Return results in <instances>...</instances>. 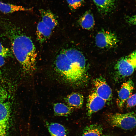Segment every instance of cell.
Here are the masks:
<instances>
[{
    "instance_id": "3957f363",
    "label": "cell",
    "mask_w": 136,
    "mask_h": 136,
    "mask_svg": "<svg viewBox=\"0 0 136 136\" xmlns=\"http://www.w3.org/2000/svg\"><path fill=\"white\" fill-rule=\"evenodd\" d=\"M8 87L5 85L0 86V136H6L9 129L12 102Z\"/></svg>"
},
{
    "instance_id": "8fae6325",
    "label": "cell",
    "mask_w": 136,
    "mask_h": 136,
    "mask_svg": "<svg viewBox=\"0 0 136 136\" xmlns=\"http://www.w3.org/2000/svg\"><path fill=\"white\" fill-rule=\"evenodd\" d=\"M52 30L41 20L38 24L36 35L39 41L42 43L50 37Z\"/></svg>"
},
{
    "instance_id": "6da1fadb",
    "label": "cell",
    "mask_w": 136,
    "mask_h": 136,
    "mask_svg": "<svg viewBox=\"0 0 136 136\" xmlns=\"http://www.w3.org/2000/svg\"><path fill=\"white\" fill-rule=\"evenodd\" d=\"M82 53L74 48L61 51L56 58L55 69L65 83L79 86L86 83L88 79L87 65Z\"/></svg>"
},
{
    "instance_id": "d6986e66",
    "label": "cell",
    "mask_w": 136,
    "mask_h": 136,
    "mask_svg": "<svg viewBox=\"0 0 136 136\" xmlns=\"http://www.w3.org/2000/svg\"><path fill=\"white\" fill-rule=\"evenodd\" d=\"M70 9L75 10L81 7L84 3V0H66Z\"/></svg>"
},
{
    "instance_id": "7a4b0ae2",
    "label": "cell",
    "mask_w": 136,
    "mask_h": 136,
    "mask_svg": "<svg viewBox=\"0 0 136 136\" xmlns=\"http://www.w3.org/2000/svg\"><path fill=\"white\" fill-rule=\"evenodd\" d=\"M11 45L13 53L23 71L31 74L35 69L37 54L31 39L24 34L16 33L12 38Z\"/></svg>"
},
{
    "instance_id": "5b68a950",
    "label": "cell",
    "mask_w": 136,
    "mask_h": 136,
    "mask_svg": "<svg viewBox=\"0 0 136 136\" xmlns=\"http://www.w3.org/2000/svg\"><path fill=\"white\" fill-rule=\"evenodd\" d=\"M115 69L119 78L132 75L136 69V50L120 59L115 64Z\"/></svg>"
},
{
    "instance_id": "8992f818",
    "label": "cell",
    "mask_w": 136,
    "mask_h": 136,
    "mask_svg": "<svg viewBox=\"0 0 136 136\" xmlns=\"http://www.w3.org/2000/svg\"><path fill=\"white\" fill-rule=\"evenodd\" d=\"M95 39L96 45L102 49L113 48L117 45L118 41V38L114 33L104 30L97 33Z\"/></svg>"
},
{
    "instance_id": "9a60e30c",
    "label": "cell",
    "mask_w": 136,
    "mask_h": 136,
    "mask_svg": "<svg viewBox=\"0 0 136 136\" xmlns=\"http://www.w3.org/2000/svg\"><path fill=\"white\" fill-rule=\"evenodd\" d=\"M31 9L30 8H26L0 1V11L4 14H10L19 11H30Z\"/></svg>"
},
{
    "instance_id": "2e32d148",
    "label": "cell",
    "mask_w": 136,
    "mask_h": 136,
    "mask_svg": "<svg viewBox=\"0 0 136 136\" xmlns=\"http://www.w3.org/2000/svg\"><path fill=\"white\" fill-rule=\"evenodd\" d=\"M81 136H103V128L97 124L87 126L84 129Z\"/></svg>"
},
{
    "instance_id": "44dd1931",
    "label": "cell",
    "mask_w": 136,
    "mask_h": 136,
    "mask_svg": "<svg viewBox=\"0 0 136 136\" xmlns=\"http://www.w3.org/2000/svg\"><path fill=\"white\" fill-rule=\"evenodd\" d=\"M126 102V106L128 108L136 106V93L132 95Z\"/></svg>"
},
{
    "instance_id": "4fadbf2b",
    "label": "cell",
    "mask_w": 136,
    "mask_h": 136,
    "mask_svg": "<svg viewBox=\"0 0 136 136\" xmlns=\"http://www.w3.org/2000/svg\"><path fill=\"white\" fill-rule=\"evenodd\" d=\"M64 100L67 105L73 108H80L82 107L84 97L81 94L77 92H73L66 96Z\"/></svg>"
},
{
    "instance_id": "5bb4252c",
    "label": "cell",
    "mask_w": 136,
    "mask_h": 136,
    "mask_svg": "<svg viewBox=\"0 0 136 136\" xmlns=\"http://www.w3.org/2000/svg\"><path fill=\"white\" fill-rule=\"evenodd\" d=\"M40 12L42 18L41 21L52 30L57 25L58 22L54 14L50 11L41 9Z\"/></svg>"
},
{
    "instance_id": "603a6c76",
    "label": "cell",
    "mask_w": 136,
    "mask_h": 136,
    "mask_svg": "<svg viewBox=\"0 0 136 136\" xmlns=\"http://www.w3.org/2000/svg\"><path fill=\"white\" fill-rule=\"evenodd\" d=\"M5 63L4 58L0 55V68L4 65Z\"/></svg>"
},
{
    "instance_id": "e0dca14e",
    "label": "cell",
    "mask_w": 136,
    "mask_h": 136,
    "mask_svg": "<svg viewBox=\"0 0 136 136\" xmlns=\"http://www.w3.org/2000/svg\"><path fill=\"white\" fill-rule=\"evenodd\" d=\"M79 22L81 26L86 29L92 28L94 24L93 16L89 11H86L84 13L79 19Z\"/></svg>"
},
{
    "instance_id": "ac0fdd59",
    "label": "cell",
    "mask_w": 136,
    "mask_h": 136,
    "mask_svg": "<svg viewBox=\"0 0 136 136\" xmlns=\"http://www.w3.org/2000/svg\"><path fill=\"white\" fill-rule=\"evenodd\" d=\"M54 115L56 116H66L72 111V108L68 105L61 103H56L53 106Z\"/></svg>"
},
{
    "instance_id": "9c48e42d",
    "label": "cell",
    "mask_w": 136,
    "mask_h": 136,
    "mask_svg": "<svg viewBox=\"0 0 136 136\" xmlns=\"http://www.w3.org/2000/svg\"><path fill=\"white\" fill-rule=\"evenodd\" d=\"M134 88V84L131 79L123 83L118 93L117 104L119 107H122L125 103L132 95Z\"/></svg>"
},
{
    "instance_id": "ba28073f",
    "label": "cell",
    "mask_w": 136,
    "mask_h": 136,
    "mask_svg": "<svg viewBox=\"0 0 136 136\" xmlns=\"http://www.w3.org/2000/svg\"><path fill=\"white\" fill-rule=\"evenodd\" d=\"M87 104V114L90 117L94 113L104 107L107 102L98 96L95 91L89 95Z\"/></svg>"
},
{
    "instance_id": "7c38bea8",
    "label": "cell",
    "mask_w": 136,
    "mask_h": 136,
    "mask_svg": "<svg viewBox=\"0 0 136 136\" xmlns=\"http://www.w3.org/2000/svg\"><path fill=\"white\" fill-rule=\"evenodd\" d=\"M100 13L106 14L112 11L115 7V0H92Z\"/></svg>"
},
{
    "instance_id": "277c9868",
    "label": "cell",
    "mask_w": 136,
    "mask_h": 136,
    "mask_svg": "<svg viewBox=\"0 0 136 136\" xmlns=\"http://www.w3.org/2000/svg\"><path fill=\"white\" fill-rule=\"evenodd\" d=\"M107 120L112 126L125 130L131 129L136 127V115L133 112L111 114L108 116Z\"/></svg>"
},
{
    "instance_id": "cb8c5ba5",
    "label": "cell",
    "mask_w": 136,
    "mask_h": 136,
    "mask_svg": "<svg viewBox=\"0 0 136 136\" xmlns=\"http://www.w3.org/2000/svg\"><path fill=\"white\" fill-rule=\"evenodd\" d=\"M134 136H136V134Z\"/></svg>"
},
{
    "instance_id": "30bf717a",
    "label": "cell",
    "mask_w": 136,
    "mask_h": 136,
    "mask_svg": "<svg viewBox=\"0 0 136 136\" xmlns=\"http://www.w3.org/2000/svg\"><path fill=\"white\" fill-rule=\"evenodd\" d=\"M46 127L51 136H68L67 128L59 123L45 121Z\"/></svg>"
},
{
    "instance_id": "7402d4cb",
    "label": "cell",
    "mask_w": 136,
    "mask_h": 136,
    "mask_svg": "<svg viewBox=\"0 0 136 136\" xmlns=\"http://www.w3.org/2000/svg\"><path fill=\"white\" fill-rule=\"evenodd\" d=\"M126 20L128 23L129 24L132 25H136V14L127 17Z\"/></svg>"
},
{
    "instance_id": "ffe728a7",
    "label": "cell",
    "mask_w": 136,
    "mask_h": 136,
    "mask_svg": "<svg viewBox=\"0 0 136 136\" xmlns=\"http://www.w3.org/2000/svg\"><path fill=\"white\" fill-rule=\"evenodd\" d=\"M0 55L4 58H8L12 56V53L8 48L4 47L0 42Z\"/></svg>"
},
{
    "instance_id": "52a82bcc",
    "label": "cell",
    "mask_w": 136,
    "mask_h": 136,
    "mask_svg": "<svg viewBox=\"0 0 136 136\" xmlns=\"http://www.w3.org/2000/svg\"><path fill=\"white\" fill-rule=\"evenodd\" d=\"M93 83L94 90L97 94L107 102L110 101L112 98V91L104 79L101 77L97 78Z\"/></svg>"
}]
</instances>
